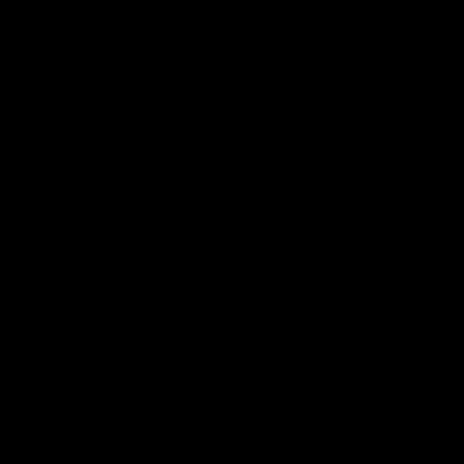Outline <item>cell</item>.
Here are the masks:
<instances>
[{"label": "cell", "instance_id": "cell-1", "mask_svg": "<svg viewBox=\"0 0 464 464\" xmlns=\"http://www.w3.org/2000/svg\"><path fill=\"white\" fill-rule=\"evenodd\" d=\"M0 464H10V427H0Z\"/></svg>", "mask_w": 464, "mask_h": 464}]
</instances>
